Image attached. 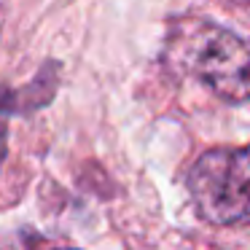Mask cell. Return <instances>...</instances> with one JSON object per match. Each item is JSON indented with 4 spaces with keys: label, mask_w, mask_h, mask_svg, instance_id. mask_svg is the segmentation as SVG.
<instances>
[{
    "label": "cell",
    "mask_w": 250,
    "mask_h": 250,
    "mask_svg": "<svg viewBox=\"0 0 250 250\" xmlns=\"http://www.w3.org/2000/svg\"><path fill=\"white\" fill-rule=\"evenodd\" d=\"M164 65L194 78L226 103L250 100V43L205 19H180L169 27Z\"/></svg>",
    "instance_id": "6da1fadb"
},
{
    "label": "cell",
    "mask_w": 250,
    "mask_h": 250,
    "mask_svg": "<svg viewBox=\"0 0 250 250\" xmlns=\"http://www.w3.org/2000/svg\"><path fill=\"white\" fill-rule=\"evenodd\" d=\"M188 191L207 223H250V146L215 148L199 156L188 172Z\"/></svg>",
    "instance_id": "7a4b0ae2"
},
{
    "label": "cell",
    "mask_w": 250,
    "mask_h": 250,
    "mask_svg": "<svg viewBox=\"0 0 250 250\" xmlns=\"http://www.w3.org/2000/svg\"><path fill=\"white\" fill-rule=\"evenodd\" d=\"M6 6H8V0H0V30H3V17H6Z\"/></svg>",
    "instance_id": "3957f363"
}]
</instances>
